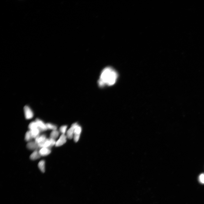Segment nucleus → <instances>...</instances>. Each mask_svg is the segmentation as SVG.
I'll return each instance as SVG.
<instances>
[{"instance_id":"obj_1","label":"nucleus","mask_w":204,"mask_h":204,"mask_svg":"<svg viewBox=\"0 0 204 204\" xmlns=\"http://www.w3.org/2000/svg\"><path fill=\"white\" fill-rule=\"evenodd\" d=\"M117 77V73L114 69L110 67H106L102 71L98 84L101 87L106 85H112L115 83Z\"/></svg>"},{"instance_id":"obj_2","label":"nucleus","mask_w":204,"mask_h":204,"mask_svg":"<svg viewBox=\"0 0 204 204\" xmlns=\"http://www.w3.org/2000/svg\"><path fill=\"white\" fill-rule=\"evenodd\" d=\"M24 112L25 118L27 120L32 118L34 116V113L31 109L28 106H26L24 107Z\"/></svg>"},{"instance_id":"obj_3","label":"nucleus","mask_w":204,"mask_h":204,"mask_svg":"<svg viewBox=\"0 0 204 204\" xmlns=\"http://www.w3.org/2000/svg\"><path fill=\"white\" fill-rule=\"evenodd\" d=\"M77 123H75L71 125V127L67 131V138L70 139H71L74 137L75 129Z\"/></svg>"},{"instance_id":"obj_4","label":"nucleus","mask_w":204,"mask_h":204,"mask_svg":"<svg viewBox=\"0 0 204 204\" xmlns=\"http://www.w3.org/2000/svg\"><path fill=\"white\" fill-rule=\"evenodd\" d=\"M67 136L64 134H62L56 142L55 146L57 147L62 146L67 142Z\"/></svg>"},{"instance_id":"obj_5","label":"nucleus","mask_w":204,"mask_h":204,"mask_svg":"<svg viewBox=\"0 0 204 204\" xmlns=\"http://www.w3.org/2000/svg\"><path fill=\"white\" fill-rule=\"evenodd\" d=\"M35 121L38 123V128L39 129L41 132L45 131L48 130L46 124L44 123L42 120L39 119H37Z\"/></svg>"},{"instance_id":"obj_6","label":"nucleus","mask_w":204,"mask_h":204,"mask_svg":"<svg viewBox=\"0 0 204 204\" xmlns=\"http://www.w3.org/2000/svg\"><path fill=\"white\" fill-rule=\"evenodd\" d=\"M27 148L30 150H37L39 147L35 141H30L27 145Z\"/></svg>"},{"instance_id":"obj_7","label":"nucleus","mask_w":204,"mask_h":204,"mask_svg":"<svg viewBox=\"0 0 204 204\" xmlns=\"http://www.w3.org/2000/svg\"><path fill=\"white\" fill-rule=\"evenodd\" d=\"M39 152L41 156H44L49 155L51 153V151L48 148L43 147L40 149Z\"/></svg>"},{"instance_id":"obj_8","label":"nucleus","mask_w":204,"mask_h":204,"mask_svg":"<svg viewBox=\"0 0 204 204\" xmlns=\"http://www.w3.org/2000/svg\"><path fill=\"white\" fill-rule=\"evenodd\" d=\"M46 137L45 135L43 134L39 136L35 139V142L37 144L44 142L46 139Z\"/></svg>"},{"instance_id":"obj_9","label":"nucleus","mask_w":204,"mask_h":204,"mask_svg":"<svg viewBox=\"0 0 204 204\" xmlns=\"http://www.w3.org/2000/svg\"><path fill=\"white\" fill-rule=\"evenodd\" d=\"M41 156L39 151L35 150L31 154L30 156V158L31 160H35L40 158Z\"/></svg>"},{"instance_id":"obj_10","label":"nucleus","mask_w":204,"mask_h":204,"mask_svg":"<svg viewBox=\"0 0 204 204\" xmlns=\"http://www.w3.org/2000/svg\"><path fill=\"white\" fill-rule=\"evenodd\" d=\"M30 131L31 132L32 138L35 139L39 135L40 133L41 132L38 128L30 130Z\"/></svg>"},{"instance_id":"obj_11","label":"nucleus","mask_w":204,"mask_h":204,"mask_svg":"<svg viewBox=\"0 0 204 204\" xmlns=\"http://www.w3.org/2000/svg\"><path fill=\"white\" fill-rule=\"evenodd\" d=\"M45 162L44 160L40 161L38 163V167L41 171L44 173L45 171Z\"/></svg>"},{"instance_id":"obj_12","label":"nucleus","mask_w":204,"mask_h":204,"mask_svg":"<svg viewBox=\"0 0 204 204\" xmlns=\"http://www.w3.org/2000/svg\"><path fill=\"white\" fill-rule=\"evenodd\" d=\"M59 134V132L57 130H53L50 134V138L55 140L58 137Z\"/></svg>"},{"instance_id":"obj_13","label":"nucleus","mask_w":204,"mask_h":204,"mask_svg":"<svg viewBox=\"0 0 204 204\" xmlns=\"http://www.w3.org/2000/svg\"><path fill=\"white\" fill-rule=\"evenodd\" d=\"M82 128L77 123L76 124L75 129L74 135H80L82 132Z\"/></svg>"},{"instance_id":"obj_14","label":"nucleus","mask_w":204,"mask_h":204,"mask_svg":"<svg viewBox=\"0 0 204 204\" xmlns=\"http://www.w3.org/2000/svg\"><path fill=\"white\" fill-rule=\"evenodd\" d=\"M28 128L30 130L38 128V123L35 121L31 122L29 125Z\"/></svg>"},{"instance_id":"obj_15","label":"nucleus","mask_w":204,"mask_h":204,"mask_svg":"<svg viewBox=\"0 0 204 204\" xmlns=\"http://www.w3.org/2000/svg\"><path fill=\"white\" fill-rule=\"evenodd\" d=\"M46 125L48 129L53 130H57V126L51 123H47L46 124Z\"/></svg>"},{"instance_id":"obj_16","label":"nucleus","mask_w":204,"mask_h":204,"mask_svg":"<svg viewBox=\"0 0 204 204\" xmlns=\"http://www.w3.org/2000/svg\"><path fill=\"white\" fill-rule=\"evenodd\" d=\"M32 139L33 138L30 131H27L25 135V140L26 141L30 142L31 141Z\"/></svg>"},{"instance_id":"obj_17","label":"nucleus","mask_w":204,"mask_h":204,"mask_svg":"<svg viewBox=\"0 0 204 204\" xmlns=\"http://www.w3.org/2000/svg\"><path fill=\"white\" fill-rule=\"evenodd\" d=\"M67 128V125H63L60 127L59 130L61 133L62 134H65Z\"/></svg>"},{"instance_id":"obj_18","label":"nucleus","mask_w":204,"mask_h":204,"mask_svg":"<svg viewBox=\"0 0 204 204\" xmlns=\"http://www.w3.org/2000/svg\"><path fill=\"white\" fill-rule=\"evenodd\" d=\"M199 181L201 183L204 184V174H201L199 177Z\"/></svg>"},{"instance_id":"obj_19","label":"nucleus","mask_w":204,"mask_h":204,"mask_svg":"<svg viewBox=\"0 0 204 204\" xmlns=\"http://www.w3.org/2000/svg\"><path fill=\"white\" fill-rule=\"evenodd\" d=\"M80 136V135H74L73 138H74V140L75 142H77L79 140Z\"/></svg>"}]
</instances>
